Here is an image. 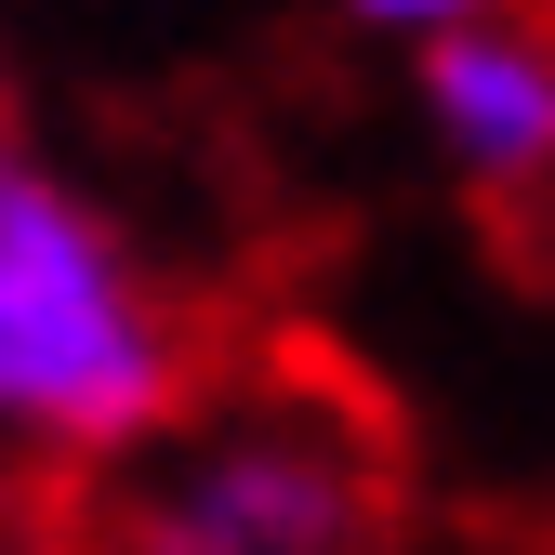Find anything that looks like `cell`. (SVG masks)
<instances>
[{
	"mask_svg": "<svg viewBox=\"0 0 555 555\" xmlns=\"http://www.w3.org/2000/svg\"><path fill=\"white\" fill-rule=\"evenodd\" d=\"M198 410V344L80 185H66L14 93H0V463L132 476Z\"/></svg>",
	"mask_w": 555,
	"mask_h": 555,
	"instance_id": "6da1fadb",
	"label": "cell"
},
{
	"mask_svg": "<svg viewBox=\"0 0 555 555\" xmlns=\"http://www.w3.org/2000/svg\"><path fill=\"white\" fill-rule=\"evenodd\" d=\"M397 476L331 410H212L119 476L106 555H384Z\"/></svg>",
	"mask_w": 555,
	"mask_h": 555,
	"instance_id": "7a4b0ae2",
	"label": "cell"
},
{
	"mask_svg": "<svg viewBox=\"0 0 555 555\" xmlns=\"http://www.w3.org/2000/svg\"><path fill=\"white\" fill-rule=\"evenodd\" d=\"M410 93H424V132L463 185H555V40L542 27H463V40H424L410 53Z\"/></svg>",
	"mask_w": 555,
	"mask_h": 555,
	"instance_id": "3957f363",
	"label": "cell"
},
{
	"mask_svg": "<svg viewBox=\"0 0 555 555\" xmlns=\"http://www.w3.org/2000/svg\"><path fill=\"white\" fill-rule=\"evenodd\" d=\"M344 14H358L371 40H410V53H424V40H463V27H503L516 0H344Z\"/></svg>",
	"mask_w": 555,
	"mask_h": 555,
	"instance_id": "277c9868",
	"label": "cell"
},
{
	"mask_svg": "<svg viewBox=\"0 0 555 555\" xmlns=\"http://www.w3.org/2000/svg\"><path fill=\"white\" fill-rule=\"evenodd\" d=\"M0 555H14V542H0Z\"/></svg>",
	"mask_w": 555,
	"mask_h": 555,
	"instance_id": "5b68a950",
	"label": "cell"
}]
</instances>
